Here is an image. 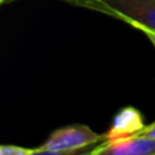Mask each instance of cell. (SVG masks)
I'll return each mask as SVG.
<instances>
[{"label":"cell","instance_id":"obj_3","mask_svg":"<svg viewBox=\"0 0 155 155\" xmlns=\"http://www.w3.org/2000/svg\"><path fill=\"white\" fill-rule=\"evenodd\" d=\"M91 155H155V137L136 135L117 140H104L88 151Z\"/></svg>","mask_w":155,"mask_h":155},{"label":"cell","instance_id":"obj_7","mask_svg":"<svg viewBox=\"0 0 155 155\" xmlns=\"http://www.w3.org/2000/svg\"><path fill=\"white\" fill-rule=\"evenodd\" d=\"M16 2H19V0H0V3H2V4H10V3H16ZM63 2L70 3V4L75 5L78 2H80V0H63Z\"/></svg>","mask_w":155,"mask_h":155},{"label":"cell","instance_id":"obj_1","mask_svg":"<svg viewBox=\"0 0 155 155\" xmlns=\"http://www.w3.org/2000/svg\"><path fill=\"white\" fill-rule=\"evenodd\" d=\"M75 5L106 14L140 31H155V0H80Z\"/></svg>","mask_w":155,"mask_h":155},{"label":"cell","instance_id":"obj_8","mask_svg":"<svg viewBox=\"0 0 155 155\" xmlns=\"http://www.w3.org/2000/svg\"><path fill=\"white\" fill-rule=\"evenodd\" d=\"M143 33H144V35L148 38V40H150V42L155 46V31H151V30H144Z\"/></svg>","mask_w":155,"mask_h":155},{"label":"cell","instance_id":"obj_4","mask_svg":"<svg viewBox=\"0 0 155 155\" xmlns=\"http://www.w3.org/2000/svg\"><path fill=\"white\" fill-rule=\"evenodd\" d=\"M144 121L137 109L132 106L124 107L116 114L112 127L106 134H104L105 140H117L124 137H131L140 135L144 129Z\"/></svg>","mask_w":155,"mask_h":155},{"label":"cell","instance_id":"obj_2","mask_svg":"<svg viewBox=\"0 0 155 155\" xmlns=\"http://www.w3.org/2000/svg\"><path fill=\"white\" fill-rule=\"evenodd\" d=\"M104 140V135H98L87 125H68L52 132L40 147L33 148V155H70L79 153L88 146H95Z\"/></svg>","mask_w":155,"mask_h":155},{"label":"cell","instance_id":"obj_6","mask_svg":"<svg viewBox=\"0 0 155 155\" xmlns=\"http://www.w3.org/2000/svg\"><path fill=\"white\" fill-rule=\"evenodd\" d=\"M140 135H146V136H151V137H155V123L150 124V125H146L144 129L142 131Z\"/></svg>","mask_w":155,"mask_h":155},{"label":"cell","instance_id":"obj_5","mask_svg":"<svg viewBox=\"0 0 155 155\" xmlns=\"http://www.w3.org/2000/svg\"><path fill=\"white\" fill-rule=\"evenodd\" d=\"M2 155H33V148H25L14 144H4L0 147Z\"/></svg>","mask_w":155,"mask_h":155}]
</instances>
